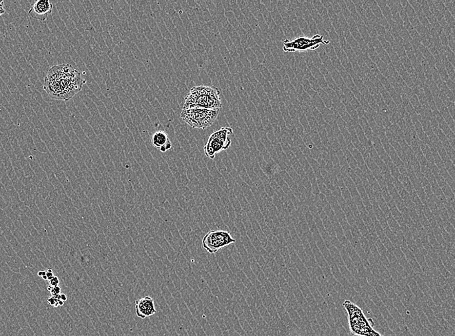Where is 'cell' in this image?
I'll return each instance as SVG.
<instances>
[{
    "mask_svg": "<svg viewBox=\"0 0 455 336\" xmlns=\"http://www.w3.org/2000/svg\"><path fill=\"white\" fill-rule=\"evenodd\" d=\"M219 111L220 109H182L180 117L191 128L206 129L212 126L218 119Z\"/></svg>",
    "mask_w": 455,
    "mask_h": 336,
    "instance_id": "4",
    "label": "cell"
},
{
    "mask_svg": "<svg viewBox=\"0 0 455 336\" xmlns=\"http://www.w3.org/2000/svg\"><path fill=\"white\" fill-rule=\"evenodd\" d=\"M51 293L53 296L59 295L61 292V288L59 286H54L52 290H51Z\"/></svg>",
    "mask_w": 455,
    "mask_h": 336,
    "instance_id": "11",
    "label": "cell"
},
{
    "mask_svg": "<svg viewBox=\"0 0 455 336\" xmlns=\"http://www.w3.org/2000/svg\"><path fill=\"white\" fill-rule=\"evenodd\" d=\"M343 307L348 315L350 331L356 336H384L373 328V321L367 319L363 309L349 300H345Z\"/></svg>",
    "mask_w": 455,
    "mask_h": 336,
    "instance_id": "3",
    "label": "cell"
},
{
    "mask_svg": "<svg viewBox=\"0 0 455 336\" xmlns=\"http://www.w3.org/2000/svg\"><path fill=\"white\" fill-rule=\"evenodd\" d=\"M86 82L72 65L63 63L51 67L45 77L43 89L53 100L69 101Z\"/></svg>",
    "mask_w": 455,
    "mask_h": 336,
    "instance_id": "1",
    "label": "cell"
},
{
    "mask_svg": "<svg viewBox=\"0 0 455 336\" xmlns=\"http://www.w3.org/2000/svg\"><path fill=\"white\" fill-rule=\"evenodd\" d=\"M59 306H63L64 305V301H63L62 300H59Z\"/></svg>",
    "mask_w": 455,
    "mask_h": 336,
    "instance_id": "18",
    "label": "cell"
},
{
    "mask_svg": "<svg viewBox=\"0 0 455 336\" xmlns=\"http://www.w3.org/2000/svg\"><path fill=\"white\" fill-rule=\"evenodd\" d=\"M220 94V91L216 87L206 85L194 87L186 95L182 109H220L222 102Z\"/></svg>",
    "mask_w": 455,
    "mask_h": 336,
    "instance_id": "2",
    "label": "cell"
},
{
    "mask_svg": "<svg viewBox=\"0 0 455 336\" xmlns=\"http://www.w3.org/2000/svg\"><path fill=\"white\" fill-rule=\"evenodd\" d=\"M47 301H48V303L50 304L51 306H55L56 302L53 297L49 298L48 300H47Z\"/></svg>",
    "mask_w": 455,
    "mask_h": 336,
    "instance_id": "15",
    "label": "cell"
},
{
    "mask_svg": "<svg viewBox=\"0 0 455 336\" xmlns=\"http://www.w3.org/2000/svg\"><path fill=\"white\" fill-rule=\"evenodd\" d=\"M59 302H57V303H55V306H54V307H59Z\"/></svg>",
    "mask_w": 455,
    "mask_h": 336,
    "instance_id": "20",
    "label": "cell"
},
{
    "mask_svg": "<svg viewBox=\"0 0 455 336\" xmlns=\"http://www.w3.org/2000/svg\"><path fill=\"white\" fill-rule=\"evenodd\" d=\"M3 1H0V17H1L2 15H3L5 12V10L4 9V8L3 7Z\"/></svg>",
    "mask_w": 455,
    "mask_h": 336,
    "instance_id": "14",
    "label": "cell"
},
{
    "mask_svg": "<svg viewBox=\"0 0 455 336\" xmlns=\"http://www.w3.org/2000/svg\"><path fill=\"white\" fill-rule=\"evenodd\" d=\"M53 287L54 286H51L50 284V285H49L48 287H47V290H48L49 291H51V290L53 289Z\"/></svg>",
    "mask_w": 455,
    "mask_h": 336,
    "instance_id": "19",
    "label": "cell"
},
{
    "mask_svg": "<svg viewBox=\"0 0 455 336\" xmlns=\"http://www.w3.org/2000/svg\"><path fill=\"white\" fill-rule=\"evenodd\" d=\"M233 134V129L224 127L210 135L204 147V154L210 159H214L217 154L226 150L232 144L229 137Z\"/></svg>",
    "mask_w": 455,
    "mask_h": 336,
    "instance_id": "5",
    "label": "cell"
},
{
    "mask_svg": "<svg viewBox=\"0 0 455 336\" xmlns=\"http://www.w3.org/2000/svg\"><path fill=\"white\" fill-rule=\"evenodd\" d=\"M236 242L235 238L227 231L211 230L204 237L202 246L208 253L216 254L218 250Z\"/></svg>",
    "mask_w": 455,
    "mask_h": 336,
    "instance_id": "7",
    "label": "cell"
},
{
    "mask_svg": "<svg viewBox=\"0 0 455 336\" xmlns=\"http://www.w3.org/2000/svg\"><path fill=\"white\" fill-rule=\"evenodd\" d=\"M53 8V4L49 0H38L32 5L29 15L34 19L44 21L52 12Z\"/></svg>",
    "mask_w": 455,
    "mask_h": 336,
    "instance_id": "8",
    "label": "cell"
},
{
    "mask_svg": "<svg viewBox=\"0 0 455 336\" xmlns=\"http://www.w3.org/2000/svg\"><path fill=\"white\" fill-rule=\"evenodd\" d=\"M135 307L137 316L141 319H145L146 317L154 316L157 312L154 299L150 296H146L136 300L135 302Z\"/></svg>",
    "mask_w": 455,
    "mask_h": 336,
    "instance_id": "9",
    "label": "cell"
},
{
    "mask_svg": "<svg viewBox=\"0 0 455 336\" xmlns=\"http://www.w3.org/2000/svg\"><path fill=\"white\" fill-rule=\"evenodd\" d=\"M329 41L325 40L323 36L317 35L312 38L299 37L293 40H285L283 41V50L287 53L304 52L316 50L321 45L329 44Z\"/></svg>",
    "mask_w": 455,
    "mask_h": 336,
    "instance_id": "6",
    "label": "cell"
},
{
    "mask_svg": "<svg viewBox=\"0 0 455 336\" xmlns=\"http://www.w3.org/2000/svg\"><path fill=\"white\" fill-rule=\"evenodd\" d=\"M49 281H50L51 285L53 286H58L59 283V277H57V276H55V277Z\"/></svg>",
    "mask_w": 455,
    "mask_h": 336,
    "instance_id": "12",
    "label": "cell"
},
{
    "mask_svg": "<svg viewBox=\"0 0 455 336\" xmlns=\"http://www.w3.org/2000/svg\"><path fill=\"white\" fill-rule=\"evenodd\" d=\"M42 278H43V279L47 280V277L46 276H43Z\"/></svg>",
    "mask_w": 455,
    "mask_h": 336,
    "instance_id": "21",
    "label": "cell"
},
{
    "mask_svg": "<svg viewBox=\"0 0 455 336\" xmlns=\"http://www.w3.org/2000/svg\"><path fill=\"white\" fill-rule=\"evenodd\" d=\"M61 300H62L63 301H66L67 300V297L66 295L64 294H60Z\"/></svg>",
    "mask_w": 455,
    "mask_h": 336,
    "instance_id": "16",
    "label": "cell"
},
{
    "mask_svg": "<svg viewBox=\"0 0 455 336\" xmlns=\"http://www.w3.org/2000/svg\"><path fill=\"white\" fill-rule=\"evenodd\" d=\"M46 276L47 277V280H49V281H51V280L55 277L53 275L52 270H47V271H46Z\"/></svg>",
    "mask_w": 455,
    "mask_h": 336,
    "instance_id": "13",
    "label": "cell"
},
{
    "mask_svg": "<svg viewBox=\"0 0 455 336\" xmlns=\"http://www.w3.org/2000/svg\"><path fill=\"white\" fill-rule=\"evenodd\" d=\"M152 144L154 147L160 149L161 152L165 153L172 147V142L168 135L163 131H156L152 137Z\"/></svg>",
    "mask_w": 455,
    "mask_h": 336,
    "instance_id": "10",
    "label": "cell"
},
{
    "mask_svg": "<svg viewBox=\"0 0 455 336\" xmlns=\"http://www.w3.org/2000/svg\"><path fill=\"white\" fill-rule=\"evenodd\" d=\"M38 276H39V277H42L43 276H46V271L39 272V274H38Z\"/></svg>",
    "mask_w": 455,
    "mask_h": 336,
    "instance_id": "17",
    "label": "cell"
}]
</instances>
